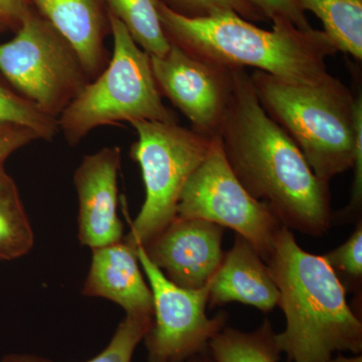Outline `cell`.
<instances>
[{"mask_svg":"<svg viewBox=\"0 0 362 362\" xmlns=\"http://www.w3.org/2000/svg\"><path fill=\"white\" fill-rule=\"evenodd\" d=\"M232 69V95L218 133L230 168L282 226L324 235L334 221L328 183L314 175L297 145L267 115L246 69Z\"/></svg>","mask_w":362,"mask_h":362,"instance_id":"cell-1","label":"cell"},{"mask_svg":"<svg viewBox=\"0 0 362 362\" xmlns=\"http://www.w3.org/2000/svg\"><path fill=\"white\" fill-rule=\"evenodd\" d=\"M164 33L173 45L195 58L226 68H249L297 84H316L330 77L327 59L338 49L322 30H302L287 21L263 30L226 11L187 18L157 0Z\"/></svg>","mask_w":362,"mask_h":362,"instance_id":"cell-2","label":"cell"},{"mask_svg":"<svg viewBox=\"0 0 362 362\" xmlns=\"http://www.w3.org/2000/svg\"><path fill=\"white\" fill-rule=\"evenodd\" d=\"M265 263L286 317V329L275 334L276 345L290 361L329 362L334 352L361 351V321L322 256L304 251L291 230L282 226Z\"/></svg>","mask_w":362,"mask_h":362,"instance_id":"cell-3","label":"cell"},{"mask_svg":"<svg viewBox=\"0 0 362 362\" xmlns=\"http://www.w3.org/2000/svg\"><path fill=\"white\" fill-rule=\"evenodd\" d=\"M251 78L262 108L291 138L319 180L329 185L352 168L356 96L341 81L330 76L316 84H297L261 71Z\"/></svg>","mask_w":362,"mask_h":362,"instance_id":"cell-4","label":"cell"},{"mask_svg":"<svg viewBox=\"0 0 362 362\" xmlns=\"http://www.w3.org/2000/svg\"><path fill=\"white\" fill-rule=\"evenodd\" d=\"M108 18L113 35L108 65L58 119L59 132L71 146H77L101 126L137 121L178 123L177 117L162 101L149 54L109 11Z\"/></svg>","mask_w":362,"mask_h":362,"instance_id":"cell-5","label":"cell"},{"mask_svg":"<svg viewBox=\"0 0 362 362\" xmlns=\"http://www.w3.org/2000/svg\"><path fill=\"white\" fill-rule=\"evenodd\" d=\"M131 125L138 139L129 156L139 164L145 187L144 204L123 239L135 249L175 220L181 192L206 158L214 137L178 123L137 121Z\"/></svg>","mask_w":362,"mask_h":362,"instance_id":"cell-6","label":"cell"},{"mask_svg":"<svg viewBox=\"0 0 362 362\" xmlns=\"http://www.w3.org/2000/svg\"><path fill=\"white\" fill-rule=\"evenodd\" d=\"M0 75L56 119L90 82L70 42L33 9L23 16L16 37L0 44Z\"/></svg>","mask_w":362,"mask_h":362,"instance_id":"cell-7","label":"cell"},{"mask_svg":"<svg viewBox=\"0 0 362 362\" xmlns=\"http://www.w3.org/2000/svg\"><path fill=\"white\" fill-rule=\"evenodd\" d=\"M176 216L211 221L242 235L266 261L282 223L264 202L252 197L226 160L220 137L187 181Z\"/></svg>","mask_w":362,"mask_h":362,"instance_id":"cell-8","label":"cell"},{"mask_svg":"<svg viewBox=\"0 0 362 362\" xmlns=\"http://www.w3.org/2000/svg\"><path fill=\"white\" fill-rule=\"evenodd\" d=\"M135 252L153 298L154 320L144 338L149 362H183L204 352L226 320L225 313L206 316L211 281L199 289L180 287L150 261L142 245Z\"/></svg>","mask_w":362,"mask_h":362,"instance_id":"cell-9","label":"cell"},{"mask_svg":"<svg viewBox=\"0 0 362 362\" xmlns=\"http://www.w3.org/2000/svg\"><path fill=\"white\" fill-rule=\"evenodd\" d=\"M170 45L165 56H150L157 87L190 121L192 129L214 137L232 95L233 69L202 61Z\"/></svg>","mask_w":362,"mask_h":362,"instance_id":"cell-10","label":"cell"},{"mask_svg":"<svg viewBox=\"0 0 362 362\" xmlns=\"http://www.w3.org/2000/svg\"><path fill=\"white\" fill-rule=\"evenodd\" d=\"M223 228L211 221L176 216L143 247L171 282L199 289L213 280L225 257Z\"/></svg>","mask_w":362,"mask_h":362,"instance_id":"cell-11","label":"cell"},{"mask_svg":"<svg viewBox=\"0 0 362 362\" xmlns=\"http://www.w3.org/2000/svg\"><path fill=\"white\" fill-rule=\"evenodd\" d=\"M120 168V148L104 147L86 156L74 175L78 197V239L92 250L124 239L123 223L117 214Z\"/></svg>","mask_w":362,"mask_h":362,"instance_id":"cell-12","label":"cell"},{"mask_svg":"<svg viewBox=\"0 0 362 362\" xmlns=\"http://www.w3.org/2000/svg\"><path fill=\"white\" fill-rule=\"evenodd\" d=\"M83 294L111 300L127 315L153 317V298L134 247L118 243L93 250Z\"/></svg>","mask_w":362,"mask_h":362,"instance_id":"cell-13","label":"cell"},{"mask_svg":"<svg viewBox=\"0 0 362 362\" xmlns=\"http://www.w3.org/2000/svg\"><path fill=\"white\" fill-rule=\"evenodd\" d=\"M52 28L77 52L90 81L108 65L111 54L105 47L111 33L105 0H28Z\"/></svg>","mask_w":362,"mask_h":362,"instance_id":"cell-14","label":"cell"},{"mask_svg":"<svg viewBox=\"0 0 362 362\" xmlns=\"http://www.w3.org/2000/svg\"><path fill=\"white\" fill-rule=\"evenodd\" d=\"M230 302L273 310L280 303V292L268 266L259 252L242 235H235V244L226 252L209 289V304L221 306Z\"/></svg>","mask_w":362,"mask_h":362,"instance_id":"cell-15","label":"cell"},{"mask_svg":"<svg viewBox=\"0 0 362 362\" xmlns=\"http://www.w3.org/2000/svg\"><path fill=\"white\" fill-rule=\"evenodd\" d=\"M315 14L338 52L362 59V0H297Z\"/></svg>","mask_w":362,"mask_h":362,"instance_id":"cell-16","label":"cell"},{"mask_svg":"<svg viewBox=\"0 0 362 362\" xmlns=\"http://www.w3.org/2000/svg\"><path fill=\"white\" fill-rule=\"evenodd\" d=\"M32 225L11 175L0 168V259H18L33 249Z\"/></svg>","mask_w":362,"mask_h":362,"instance_id":"cell-17","label":"cell"},{"mask_svg":"<svg viewBox=\"0 0 362 362\" xmlns=\"http://www.w3.org/2000/svg\"><path fill=\"white\" fill-rule=\"evenodd\" d=\"M108 11L125 25L131 37L151 57H163L170 42L162 28L157 0H105Z\"/></svg>","mask_w":362,"mask_h":362,"instance_id":"cell-18","label":"cell"},{"mask_svg":"<svg viewBox=\"0 0 362 362\" xmlns=\"http://www.w3.org/2000/svg\"><path fill=\"white\" fill-rule=\"evenodd\" d=\"M209 346L216 362H278L281 352L268 320L254 332L221 330Z\"/></svg>","mask_w":362,"mask_h":362,"instance_id":"cell-19","label":"cell"},{"mask_svg":"<svg viewBox=\"0 0 362 362\" xmlns=\"http://www.w3.org/2000/svg\"><path fill=\"white\" fill-rule=\"evenodd\" d=\"M8 127L28 128L45 141L59 133L58 119L40 110L0 75V130Z\"/></svg>","mask_w":362,"mask_h":362,"instance_id":"cell-20","label":"cell"},{"mask_svg":"<svg viewBox=\"0 0 362 362\" xmlns=\"http://www.w3.org/2000/svg\"><path fill=\"white\" fill-rule=\"evenodd\" d=\"M153 317L127 315L117 328L111 342L87 362H131L135 349L151 329ZM2 362H52L30 354H9Z\"/></svg>","mask_w":362,"mask_h":362,"instance_id":"cell-21","label":"cell"},{"mask_svg":"<svg viewBox=\"0 0 362 362\" xmlns=\"http://www.w3.org/2000/svg\"><path fill=\"white\" fill-rule=\"evenodd\" d=\"M322 257L337 274L345 291L347 289L357 291L362 278L361 221L344 244Z\"/></svg>","mask_w":362,"mask_h":362,"instance_id":"cell-22","label":"cell"},{"mask_svg":"<svg viewBox=\"0 0 362 362\" xmlns=\"http://www.w3.org/2000/svg\"><path fill=\"white\" fill-rule=\"evenodd\" d=\"M175 13L187 18H206L233 11L247 21H266L246 0H162Z\"/></svg>","mask_w":362,"mask_h":362,"instance_id":"cell-23","label":"cell"},{"mask_svg":"<svg viewBox=\"0 0 362 362\" xmlns=\"http://www.w3.org/2000/svg\"><path fill=\"white\" fill-rule=\"evenodd\" d=\"M354 123H356V148H354V180L349 206L340 211L337 220L340 221H358L361 218L362 204V95L356 96L354 102Z\"/></svg>","mask_w":362,"mask_h":362,"instance_id":"cell-24","label":"cell"},{"mask_svg":"<svg viewBox=\"0 0 362 362\" xmlns=\"http://www.w3.org/2000/svg\"><path fill=\"white\" fill-rule=\"evenodd\" d=\"M266 21H287L302 30L312 28L297 0H246Z\"/></svg>","mask_w":362,"mask_h":362,"instance_id":"cell-25","label":"cell"},{"mask_svg":"<svg viewBox=\"0 0 362 362\" xmlns=\"http://www.w3.org/2000/svg\"><path fill=\"white\" fill-rule=\"evenodd\" d=\"M35 140H39L33 131L23 127H8L0 130V168L14 152Z\"/></svg>","mask_w":362,"mask_h":362,"instance_id":"cell-26","label":"cell"},{"mask_svg":"<svg viewBox=\"0 0 362 362\" xmlns=\"http://www.w3.org/2000/svg\"><path fill=\"white\" fill-rule=\"evenodd\" d=\"M28 0H0V20L18 30L23 16L30 11Z\"/></svg>","mask_w":362,"mask_h":362,"instance_id":"cell-27","label":"cell"},{"mask_svg":"<svg viewBox=\"0 0 362 362\" xmlns=\"http://www.w3.org/2000/svg\"><path fill=\"white\" fill-rule=\"evenodd\" d=\"M329 362H362L361 356L345 357L338 356L335 359H331Z\"/></svg>","mask_w":362,"mask_h":362,"instance_id":"cell-28","label":"cell"},{"mask_svg":"<svg viewBox=\"0 0 362 362\" xmlns=\"http://www.w3.org/2000/svg\"><path fill=\"white\" fill-rule=\"evenodd\" d=\"M187 362H211V359L209 357L204 354V352L202 354H197V356L190 357L189 361Z\"/></svg>","mask_w":362,"mask_h":362,"instance_id":"cell-29","label":"cell"},{"mask_svg":"<svg viewBox=\"0 0 362 362\" xmlns=\"http://www.w3.org/2000/svg\"><path fill=\"white\" fill-rule=\"evenodd\" d=\"M7 28H8V26H7L6 23H4V21L0 20V33L4 32Z\"/></svg>","mask_w":362,"mask_h":362,"instance_id":"cell-30","label":"cell"}]
</instances>
